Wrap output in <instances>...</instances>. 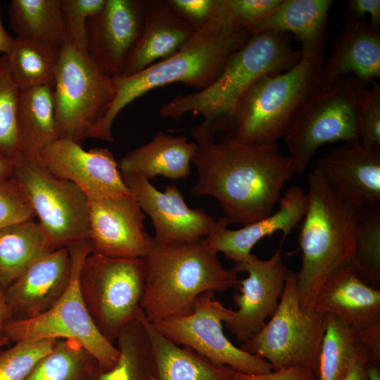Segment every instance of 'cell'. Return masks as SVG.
<instances>
[{
    "label": "cell",
    "mask_w": 380,
    "mask_h": 380,
    "mask_svg": "<svg viewBox=\"0 0 380 380\" xmlns=\"http://www.w3.org/2000/svg\"><path fill=\"white\" fill-rule=\"evenodd\" d=\"M191 162L198 173L191 194L214 197L229 224L243 226L272 213L296 173L277 144L253 146L231 138L198 144Z\"/></svg>",
    "instance_id": "6da1fadb"
},
{
    "label": "cell",
    "mask_w": 380,
    "mask_h": 380,
    "mask_svg": "<svg viewBox=\"0 0 380 380\" xmlns=\"http://www.w3.org/2000/svg\"><path fill=\"white\" fill-rule=\"evenodd\" d=\"M300 58V51L293 47L288 34H253L229 58L208 86L173 97L160 108L159 113L177 122L188 113L201 115L202 122L191 130L192 136L197 144L214 142L219 134H231L237 105L256 80L290 70Z\"/></svg>",
    "instance_id": "7a4b0ae2"
},
{
    "label": "cell",
    "mask_w": 380,
    "mask_h": 380,
    "mask_svg": "<svg viewBox=\"0 0 380 380\" xmlns=\"http://www.w3.org/2000/svg\"><path fill=\"white\" fill-rule=\"evenodd\" d=\"M251 36L225 18L195 31L170 57L134 75L115 77L114 98L88 138L113 141L112 126L118 115L135 99L156 88L175 82L196 91L205 88L217 77L229 58Z\"/></svg>",
    "instance_id": "3957f363"
},
{
    "label": "cell",
    "mask_w": 380,
    "mask_h": 380,
    "mask_svg": "<svg viewBox=\"0 0 380 380\" xmlns=\"http://www.w3.org/2000/svg\"><path fill=\"white\" fill-rule=\"evenodd\" d=\"M148 241L140 307L149 322L190 313L205 292L238 289L239 272L235 267L224 268L217 253L207 248L203 239L163 243L149 235Z\"/></svg>",
    "instance_id": "277c9868"
},
{
    "label": "cell",
    "mask_w": 380,
    "mask_h": 380,
    "mask_svg": "<svg viewBox=\"0 0 380 380\" xmlns=\"http://www.w3.org/2000/svg\"><path fill=\"white\" fill-rule=\"evenodd\" d=\"M307 207L298 242L302 253L296 289L302 309L314 310L319 290L350 265L362 208L349 201L315 168L308 178Z\"/></svg>",
    "instance_id": "5b68a950"
},
{
    "label": "cell",
    "mask_w": 380,
    "mask_h": 380,
    "mask_svg": "<svg viewBox=\"0 0 380 380\" xmlns=\"http://www.w3.org/2000/svg\"><path fill=\"white\" fill-rule=\"evenodd\" d=\"M323 63L301 57L290 70L256 80L237 105L230 138L253 146L277 144L319 87Z\"/></svg>",
    "instance_id": "8992f818"
},
{
    "label": "cell",
    "mask_w": 380,
    "mask_h": 380,
    "mask_svg": "<svg viewBox=\"0 0 380 380\" xmlns=\"http://www.w3.org/2000/svg\"><path fill=\"white\" fill-rule=\"evenodd\" d=\"M369 84L346 75L319 87L310 96L284 137L296 173L304 172L325 144L360 141L357 110Z\"/></svg>",
    "instance_id": "52a82bcc"
},
{
    "label": "cell",
    "mask_w": 380,
    "mask_h": 380,
    "mask_svg": "<svg viewBox=\"0 0 380 380\" xmlns=\"http://www.w3.org/2000/svg\"><path fill=\"white\" fill-rule=\"evenodd\" d=\"M53 94L56 139L81 144L113 101L114 78L87 52L66 42L60 48Z\"/></svg>",
    "instance_id": "ba28073f"
},
{
    "label": "cell",
    "mask_w": 380,
    "mask_h": 380,
    "mask_svg": "<svg viewBox=\"0 0 380 380\" xmlns=\"http://www.w3.org/2000/svg\"><path fill=\"white\" fill-rule=\"evenodd\" d=\"M71 262V277L67 289L47 311L32 319L11 320L5 327L9 341L41 339H71L78 342L95 358L101 371L116 363L119 351L99 331L82 299L80 272L86 257L92 252L89 240L67 247Z\"/></svg>",
    "instance_id": "9c48e42d"
},
{
    "label": "cell",
    "mask_w": 380,
    "mask_h": 380,
    "mask_svg": "<svg viewBox=\"0 0 380 380\" xmlns=\"http://www.w3.org/2000/svg\"><path fill=\"white\" fill-rule=\"evenodd\" d=\"M144 258H118L94 252L85 258L79 287L85 306L102 335L115 344L120 331L142 312Z\"/></svg>",
    "instance_id": "30bf717a"
},
{
    "label": "cell",
    "mask_w": 380,
    "mask_h": 380,
    "mask_svg": "<svg viewBox=\"0 0 380 380\" xmlns=\"http://www.w3.org/2000/svg\"><path fill=\"white\" fill-rule=\"evenodd\" d=\"M296 281V273L289 271L276 311L240 348L265 360L273 370L305 367L313 370L317 378L326 315L301 308Z\"/></svg>",
    "instance_id": "8fae6325"
},
{
    "label": "cell",
    "mask_w": 380,
    "mask_h": 380,
    "mask_svg": "<svg viewBox=\"0 0 380 380\" xmlns=\"http://www.w3.org/2000/svg\"><path fill=\"white\" fill-rule=\"evenodd\" d=\"M12 177L25 192L53 250L89 240V201L70 182L50 172L39 157L23 155Z\"/></svg>",
    "instance_id": "7c38bea8"
},
{
    "label": "cell",
    "mask_w": 380,
    "mask_h": 380,
    "mask_svg": "<svg viewBox=\"0 0 380 380\" xmlns=\"http://www.w3.org/2000/svg\"><path fill=\"white\" fill-rule=\"evenodd\" d=\"M229 310L216 298L215 292L207 291L196 298L190 313L151 324L172 341L191 348L215 365L228 366L243 374L273 370L267 361L235 346L225 336L222 324Z\"/></svg>",
    "instance_id": "4fadbf2b"
},
{
    "label": "cell",
    "mask_w": 380,
    "mask_h": 380,
    "mask_svg": "<svg viewBox=\"0 0 380 380\" xmlns=\"http://www.w3.org/2000/svg\"><path fill=\"white\" fill-rule=\"evenodd\" d=\"M283 242L281 240L270 259L261 260L253 254L246 262L234 266L248 276L239 279V292L233 296L238 309H229L224 324L241 342L257 333L279 305L289 272L281 257Z\"/></svg>",
    "instance_id": "5bb4252c"
},
{
    "label": "cell",
    "mask_w": 380,
    "mask_h": 380,
    "mask_svg": "<svg viewBox=\"0 0 380 380\" xmlns=\"http://www.w3.org/2000/svg\"><path fill=\"white\" fill-rule=\"evenodd\" d=\"M39 158L56 177L72 182L88 200L130 194L113 153L107 148L86 151L67 139H56L39 153Z\"/></svg>",
    "instance_id": "9a60e30c"
},
{
    "label": "cell",
    "mask_w": 380,
    "mask_h": 380,
    "mask_svg": "<svg viewBox=\"0 0 380 380\" xmlns=\"http://www.w3.org/2000/svg\"><path fill=\"white\" fill-rule=\"evenodd\" d=\"M122 177L142 211L151 219L153 237L158 242H196L213 228L216 221L213 217L202 208H190L175 185L167 184L161 192L143 176L125 174Z\"/></svg>",
    "instance_id": "2e32d148"
},
{
    "label": "cell",
    "mask_w": 380,
    "mask_h": 380,
    "mask_svg": "<svg viewBox=\"0 0 380 380\" xmlns=\"http://www.w3.org/2000/svg\"><path fill=\"white\" fill-rule=\"evenodd\" d=\"M89 201V241L92 252L118 258H144L149 235L145 215L130 193Z\"/></svg>",
    "instance_id": "e0dca14e"
},
{
    "label": "cell",
    "mask_w": 380,
    "mask_h": 380,
    "mask_svg": "<svg viewBox=\"0 0 380 380\" xmlns=\"http://www.w3.org/2000/svg\"><path fill=\"white\" fill-rule=\"evenodd\" d=\"M144 11V0H106L88 21L87 53L113 78L123 74L142 30Z\"/></svg>",
    "instance_id": "ac0fdd59"
},
{
    "label": "cell",
    "mask_w": 380,
    "mask_h": 380,
    "mask_svg": "<svg viewBox=\"0 0 380 380\" xmlns=\"http://www.w3.org/2000/svg\"><path fill=\"white\" fill-rule=\"evenodd\" d=\"M307 201L306 191L299 186H292L280 198L276 212L237 229H229V222L222 217L215 222L203 242L209 249L222 253L236 264L243 263L251 258L253 248L263 238L279 231L282 233L281 240L284 241L302 221Z\"/></svg>",
    "instance_id": "d6986e66"
},
{
    "label": "cell",
    "mask_w": 380,
    "mask_h": 380,
    "mask_svg": "<svg viewBox=\"0 0 380 380\" xmlns=\"http://www.w3.org/2000/svg\"><path fill=\"white\" fill-rule=\"evenodd\" d=\"M70 277L67 248L50 251L35 260L5 289L13 320L32 319L49 310L65 293Z\"/></svg>",
    "instance_id": "ffe728a7"
},
{
    "label": "cell",
    "mask_w": 380,
    "mask_h": 380,
    "mask_svg": "<svg viewBox=\"0 0 380 380\" xmlns=\"http://www.w3.org/2000/svg\"><path fill=\"white\" fill-rule=\"evenodd\" d=\"M315 169L357 207H380V149L345 144L319 158Z\"/></svg>",
    "instance_id": "44dd1931"
},
{
    "label": "cell",
    "mask_w": 380,
    "mask_h": 380,
    "mask_svg": "<svg viewBox=\"0 0 380 380\" xmlns=\"http://www.w3.org/2000/svg\"><path fill=\"white\" fill-rule=\"evenodd\" d=\"M353 75L368 84L380 77V32L366 19L345 16L343 26L322 67L319 87Z\"/></svg>",
    "instance_id": "7402d4cb"
},
{
    "label": "cell",
    "mask_w": 380,
    "mask_h": 380,
    "mask_svg": "<svg viewBox=\"0 0 380 380\" xmlns=\"http://www.w3.org/2000/svg\"><path fill=\"white\" fill-rule=\"evenodd\" d=\"M194 32L167 0H144L142 30L122 76L134 75L170 57Z\"/></svg>",
    "instance_id": "603a6c76"
},
{
    "label": "cell",
    "mask_w": 380,
    "mask_h": 380,
    "mask_svg": "<svg viewBox=\"0 0 380 380\" xmlns=\"http://www.w3.org/2000/svg\"><path fill=\"white\" fill-rule=\"evenodd\" d=\"M314 309L337 317L355 331L362 329L380 324V290L366 284L347 265L323 284Z\"/></svg>",
    "instance_id": "cb8c5ba5"
},
{
    "label": "cell",
    "mask_w": 380,
    "mask_h": 380,
    "mask_svg": "<svg viewBox=\"0 0 380 380\" xmlns=\"http://www.w3.org/2000/svg\"><path fill=\"white\" fill-rule=\"evenodd\" d=\"M332 0H284L278 8L249 30L251 35L274 32L293 34L301 57L324 61L329 12Z\"/></svg>",
    "instance_id": "d4e9b609"
},
{
    "label": "cell",
    "mask_w": 380,
    "mask_h": 380,
    "mask_svg": "<svg viewBox=\"0 0 380 380\" xmlns=\"http://www.w3.org/2000/svg\"><path fill=\"white\" fill-rule=\"evenodd\" d=\"M145 327L152 361V380H233L235 371L217 365L189 348L161 334L143 311L138 316Z\"/></svg>",
    "instance_id": "484cf974"
},
{
    "label": "cell",
    "mask_w": 380,
    "mask_h": 380,
    "mask_svg": "<svg viewBox=\"0 0 380 380\" xmlns=\"http://www.w3.org/2000/svg\"><path fill=\"white\" fill-rule=\"evenodd\" d=\"M198 148L186 137L157 132L147 144L127 153L118 162L122 175L134 174L152 179L163 176L172 180L186 179L190 162Z\"/></svg>",
    "instance_id": "4316f807"
},
{
    "label": "cell",
    "mask_w": 380,
    "mask_h": 380,
    "mask_svg": "<svg viewBox=\"0 0 380 380\" xmlns=\"http://www.w3.org/2000/svg\"><path fill=\"white\" fill-rule=\"evenodd\" d=\"M17 122L23 155L39 157L56 139L53 87L19 90Z\"/></svg>",
    "instance_id": "83f0119b"
},
{
    "label": "cell",
    "mask_w": 380,
    "mask_h": 380,
    "mask_svg": "<svg viewBox=\"0 0 380 380\" xmlns=\"http://www.w3.org/2000/svg\"><path fill=\"white\" fill-rule=\"evenodd\" d=\"M53 250L34 218L0 229V286L4 290L35 260Z\"/></svg>",
    "instance_id": "f1b7e54d"
},
{
    "label": "cell",
    "mask_w": 380,
    "mask_h": 380,
    "mask_svg": "<svg viewBox=\"0 0 380 380\" xmlns=\"http://www.w3.org/2000/svg\"><path fill=\"white\" fill-rule=\"evenodd\" d=\"M8 16L16 37L57 47L67 42L61 0H12Z\"/></svg>",
    "instance_id": "f546056e"
},
{
    "label": "cell",
    "mask_w": 380,
    "mask_h": 380,
    "mask_svg": "<svg viewBox=\"0 0 380 380\" xmlns=\"http://www.w3.org/2000/svg\"><path fill=\"white\" fill-rule=\"evenodd\" d=\"M60 48L27 39L14 38L6 68L19 90L53 85Z\"/></svg>",
    "instance_id": "4dcf8cb0"
},
{
    "label": "cell",
    "mask_w": 380,
    "mask_h": 380,
    "mask_svg": "<svg viewBox=\"0 0 380 380\" xmlns=\"http://www.w3.org/2000/svg\"><path fill=\"white\" fill-rule=\"evenodd\" d=\"M119 356L107 371L97 368L93 380H152V361L148 339L138 317L129 322L116 341Z\"/></svg>",
    "instance_id": "1f68e13d"
},
{
    "label": "cell",
    "mask_w": 380,
    "mask_h": 380,
    "mask_svg": "<svg viewBox=\"0 0 380 380\" xmlns=\"http://www.w3.org/2000/svg\"><path fill=\"white\" fill-rule=\"evenodd\" d=\"M97 368L95 358L78 342L58 339L25 380H93Z\"/></svg>",
    "instance_id": "d6a6232c"
},
{
    "label": "cell",
    "mask_w": 380,
    "mask_h": 380,
    "mask_svg": "<svg viewBox=\"0 0 380 380\" xmlns=\"http://www.w3.org/2000/svg\"><path fill=\"white\" fill-rule=\"evenodd\" d=\"M350 265L369 286L380 287V207L362 208Z\"/></svg>",
    "instance_id": "836d02e7"
},
{
    "label": "cell",
    "mask_w": 380,
    "mask_h": 380,
    "mask_svg": "<svg viewBox=\"0 0 380 380\" xmlns=\"http://www.w3.org/2000/svg\"><path fill=\"white\" fill-rule=\"evenodd\" d=\"M325 319L317 380H341L354 352L355 330L333 315H326Z\"/></svg>",
    "instance_id": "e575fe53"
},
{
    "label": "cell",
    "mask_w": 380,
    "mask_h": 380,
    "mask_svg": "<svg viewBox=\"0 0 380 380\" xmlns=\"http://www.w3.org/2000/svg\"><path fill=\"white\" fill-rule=\"evenodd\" d=\"M57 341L21 340L6 350H0V380H25Z\"/></svg>",
    "instance_id": "d590c367"
},
{
    "label": "cell",
    "mask_w": 380,
    "mask_h": 380,
    "mask_svg": "<svg viewBox=\"0 0 380 380\" xmlns=\"http://www.w3.org/2000/svg\"><path fill=\"white\" fill-rule=\"evenodd\" d=\"M18 94L6 66L0 71V152L13 165L23 156L17 122Z\"/></svg>",
    "instance_id": "8d00e7d4"
},
{
    "label": "cell",
    "mask_w": 380,
    "mask_h": 380,
    "mask_svg": "<svg viewBox=\"0 0 380 380\" xmlns=\"http://www.w3.org/2000/svg\"><path fill=\"white\" fill-rule=\"evenodd\" d=\"M106 0H61L67 42L87 52L88 21L103 8Z\"/></svg>",
    "instance_id": "74e56055"
},
{
    "label": "cell",
    "mask_w": 380,
    "mask_h": 380,
    "mask_svg": "<svg viewBox=\"0 0 380 380\" xmlns=\"http://www.w3.org/2000/svg\"><path fill=\"white\" fill-rule=\"evenodd\" d=\"M360 141L380 149V85L372 82L364 91L357 110Z\"/></svg>",
    "instance_id": "f35d334b"
},
{
    "label": "cell",
    "mask_w": 380,
    "mask_h": 380,
    "mask_svg": "<svg viewBox=\"0 0 380 380\" xmlns=\"http://www.w3.org/2000/svg\"><path fill=\"white\" fill-rule=\"evenodd\" d=\"M176 13L194 30L229 17L225 0H167Z\"/></svg>",
    "instance_id": "ab89813d"
},
{
    "label": "cell",
    "mask_w": 380,
    "mask_h": 380,
    "mask_svg": "<svg viewBox=\"0 0 380 380\" xmlns=\"http://www.w3.org/2000/svg\"><path fill=\"white\" fill-rule=\"evenodd\" d=\"M34 217L30 203L17 181L13 177L0 180V229Z\"/></svg>",
    "instance_id": "60d3db41"
},
{
    "label": "cell",
    "mask_w": 380,
    "mask_h": 380,
    "mask_svg": "<svg viewBox=\"0 0 380 380\" xmlns=\"http://www.w3.org/2000/svg\"><path fill=\"white\" fill-rule=\"evenodd\" d=\"M283 1L225 0L229 18L236 26L248 32L251 28L274 12Z\"/></svg>",
    "instance_id": "b9f144b4"
},
{
    "label": "cell",
    "mask_w": 380,
    "mask_h": 380,
    "mask_svg": "<svg viewBox=\"0 0 380 380\" xmlns=\"http://www.w3.org/2000/svg\"><path fill=\"white\" fill-rule=\"evenodd\" d=\"M233 380H317L316 374L305 367H291L264 374L235 372Z\"/></svg>",
    "instance_id": "7bdbcfd3"
},
{
    "label": "cell",
    "mask_w": 380,
    "mask_h": 380,
    "mask_svg": "<svg viewBox=\"0 0 380 380\" xmlns=\"http://www.w3.org/2000/svg\"><path fill=\"white\" fill-rule=\"evenodd\" d=\"M355 343L367 355L371 365H380V324L354 333Z\"/></svg>",
    "instance_id": "ee69618b"
},
{
    "label": "cell",
    "mask_w": 380,
    "mask_h": 380,
    "mask_svg": "<svg viewBox=\"0 0 380 380\" xmlns=\"http://www.w3.org/2000/svg\"><path fill=\"white\" fill-rule=\"evenodd\" d=\"M347 4L345 16L362 20L366 19V15H368V26L372 30L379 32V0H350Z\"/></svg>",
    "instance_id": "f6af8a7d"
},
{
    "label": "cell",
    "mask_w": 380,
    "mask_h": 380,
    "mask_svg": "<svg viewBox=\"0 0 380 380\" xmlns=\"http://www.w3.org/2000/svg\"><path fill=\"white\" fill-rule=\"evenodd\" d=\"M370 365L365 353L355 343L352 358L341 380H368Z\"/></svg>",
    "instance_id": "bcb514c9"
},
{
    "label": "cell",
    "mask_w": 380,
    "mask_h": 380,
    "mask_svg": "<svg viewBox=\"0 0 380 380\" xmlns=\"http://www.w3.org/2000/svg\"><path fill=\"white\" fill-rule=\"evenodd\" d=\"M13 320L5 296V290L0 286V337L4 336L5 327Z\"/></svg>",
    "instance_id": "7dc6e473"
},
{
    "label": "cell",
    "mask_w": 380,
    "mask_h": 380,
    "mask_svg": "<svg viewBox=\"0 0 380 380\" xmlns=\"http://www.w3.org/2000/svg\"><path fill=\"white\" fill-rule=\"evenodd\" d=\"M14 44V38H12L4 29L1 17L0 4V54L7 56L11 51Z\"/></svg>",
    "instance_id": "c3c4849f"
},
{
    "label": "cell",
    "mask_w": 380,
    "mask_h": 380,
    "mask_svg": "<svg viewBox=\"0 0 380 380\" xmlns=\"http://www.w3.org/2000/svg\"><path fill=\"white\" fill-rule=\"evenodd\" d=\"M13 165L0 152V180L12 177Z\"/></svg>",
    "instance_id": "681fc988"
},
{
    "label": "cell",
    "mask_w": 380,
    "mask_h": 380,
    "mask_svg": "<svg viewBox=\"0 0 380 380\" xmlns=\"http://www.w3.org/2000/svg\"><path fill=\"white\" fill-rule=\"evenodd\" d=\"M368 380H380V369L379 365H369L368 369Z\"/></svg>",
    "instance_id": "f907efd6"
},
{
    "label": "cell",
    "mask_w": 380,
    "mask_h": 380,
    "mask_svg": "<svg viewBox=\"0 0 380 380\" xmlns=\"http://www.w3.org/2000/svg\"><path fill=\"white\" fill-rule=\"evenodd\" d=\"M6 66V56L0 54V71Z\"/></svg>",
    "instance_id": "816d5d0a"
},
{
    "label": "cell",
    "mask_w": 380,
    "mask_h": 380,
    "mask_svg": "<svg viewBox=\"0 0 380 380\" xmlns=\"http://www.w3.org/2000/svg\"><path fill=\"white\" fill-rule=\"evenodd\" d=\"M9 342L8 338L6 336L0 337V350Z\"/></svg>",
    "instance_id": "f5cc1de1"
}]
</instances>
